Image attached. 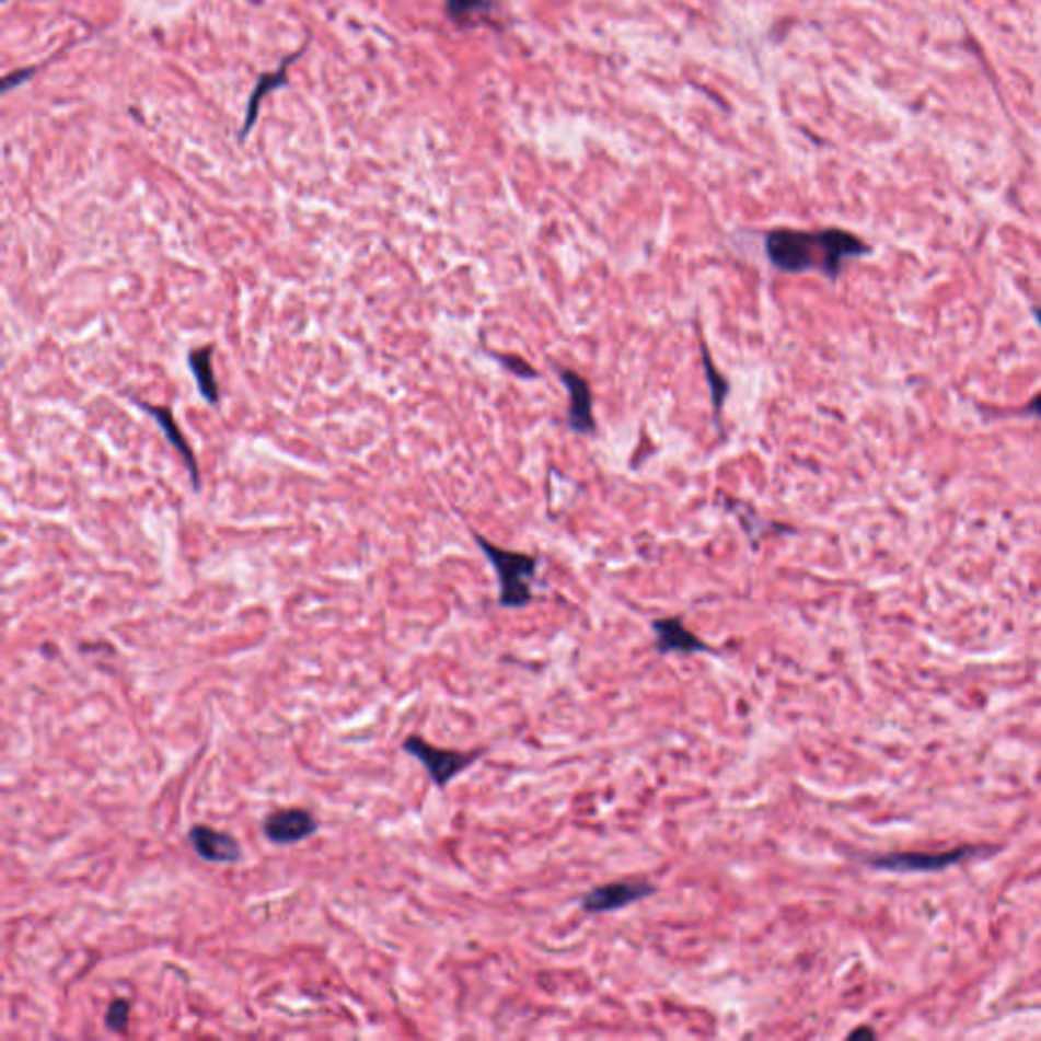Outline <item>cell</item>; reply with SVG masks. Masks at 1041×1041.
<instances>
[{"mask_svg":"<svg viewBox=\"0 0 1041 1041\" xmlns=\"http://www.w3.org/2000/svg\"><path fill=\"white\" fill-rule=\"evenodd\" d=\"M502 367L509 372H513L514 377L519 379H537V371L525 362L523 358L514 357V355H497Z\"/></svg>","mask_w":1041,"mask_h":1041,"instance_id":"obj_16","label":"cell"},{"mask_svg":"<svg viewBox=\"0 0 1041 1041\" xmlns=\"http://www.w3.org/2000/svg\"><path fill=\"white\" fill-rule=\"evenodd\" d=\"M699 346H702V350H699V357H702V369H704L706 381H708V386H710V397H713L714 414H716V417H718V414H720V412H722V407H725V401H727L730 385H728L727 377L716 369L713 357H710V352H708V346L704 344V340L699 343Z\"/></svg>","mask_w":1041,"mask_h":1041,"instance_id":"obj_14","label":"cell"},{"mask_svg":"<svg viewBox=\"0 0 1041 1041\" xmlns=\"http://www.w3.org/2000/svg\"><path fill=\"white\" fill-rule=\"evenodd\" d=\"M129 400L158 424L161 431H163V436H165V440L172 443V448H175V452L184 460L187 472H189V478H192V488H194L196 493H200L201 474L198 460H196L194 450L189 448L186 436L182 433V429L177 426L172 409H170V407H163V405H149V403H143V401L132 397V395H129Z\"/></svg>","mask_w":1041,"mask_h":1041,"instance_id":"obj_9","label":"cell"},{"mask_svg":"<svg viewBox=\"0 0 1041 1041\" xmlns=\"http://www.w3.org/2000/svg\"><path fill=\"white\" fill-rule=\"evenodd\" d=\"M403 751L424 765V770L428 771L431 784L436 785L438 789L448 787V784L454 777L472 767L486 753V749H476V751L438 749V747H433L431 742L417 737V735H412L403 741Z\"/></svg>","mask_w":1041,"mask_h":1041,"instance_id":"obj_4","label":"cell"},{"mask_svg":"<svg viewBox=\"0 0 1041 1041\" xmlns=\"http://www.w3.org/2000/svg\"><path fill=\"white\" fill-rule=\"evenodd\" d=\"M559 379L568 389V428L578 436H592L597 431L592 391L582 374L570 369H559Z\"/></svg>","mask_w":1041,"mask_h":1041,"instance_id":"obj_8","label":"cell"},{"mask_svg":"<svg viewBox=\"0 0 1041 1041\" xmlns=\"http://www.w3.org/2000/svg\"><path fill=\"white\" fill-rule=\"evenodd\" d=\"M1033 314H1036V317H1038V322H1040L1041 326V308H1036V310H1033Z\"/></svg>","mask_w":1041,"mask_h":1041,"instance_id":"obj_18","label":"cell"},{"mask_svg":"<svg viewBox=\"0 0 1041 1041\" xmlns=\"http://www.w3.org/2000/svg\"><path fill=\"white\" fill-rule=\"evenodd\" d=\"M657 887L649 881H616L600 884L586 891L580 898V910L588 915L618 912L639 903L643 899L656 895Z\"/></svg>","mask_w":1041,"mask_h":1041,"instance_id":"obj_5","label":"cell"},{"mask_svg":"<svg viewBox=\"0 0 1041 1041\" xmlns=\"http://www.w3.org/2000/svg\"><path fill=\"white\" fill-rule=\"evenodd\" d=\"M472 537L497 571L500 609L519 611L529 606L533 600V582L537 576L540 559L517 550H505L478 533H472Z\"/></svg>","mask_w":1041,"mask_h":1041,"instance_id":"obj_2","label":"cell"},{"mask_svg":"<svg viewBox=\"0 0 1041 1041\" xmlns=\"http://www.w3.org/2000/svg\"><path fill=\"white\" fill-rule=\"evenodd\" d=\"M448 16L458 25H474L493 13V0H443Z\"/></svg>","mask_w":1041,"mask_h":1041,"instance_id":"obj_13","label":"cell"},{"mask_svg":"<svg viewBox=\"0 0 1041 1041\" xmlns=\"http://www.w3.org/2000/svg\"><path fill=\"white\" fill-rule=\"evenodd\" d=\"M869 253V244L848 230L775 229L765 234V255L771 265L791 275L818 271L836 281L846 261Z\"/></svg>","mask_w":1041,"mask_h":1041,"instance_id":"obj_1","label":"cell"},{"mask_svg":"<svg viewBox=\"0 0 1041 1041\" xmlns=\"http://www.w3.org/2000/svg\"><path fill=\"white\" fill-rule=\"evenodd\" d=\"M187 841L192 844L194 853L208 863L234 865L243 858V848L239 841L229 832H220L216 828L204 826V824L192 826L187 832Z\"/></svg>","mask_w":1041,"mask_h":1041,"instance_id":"obj_10","label":"cell"},{"mask_svg":"<svg viewBox=\"0 0 1041 1041\" xmlns=\"http://www.w3.org/2000/svg\"><path fill=\"white\" fill-rule=\"evenodd\" d=\"M848 1038H851V1040H860V1038H869V1040H872V1038H875V1031L869 1029V1027H860V1029L853 1031Z\"/></svg>","mask_w":1041,"mask_h":1041,"instance_id":"obj_17","label":"cell"},{"mask_svg":"<svg viewBox=\"0 0 1041 1041\" xmlns=\"http://www.w3.org/2000/svg\"><path fill=\"white\" fill-rule=\"evenodd\" d=\"M653 631V647L659 656H698V653H714L713 647L706 641H702L698 635H694L690 628L685 627L684 621L680 616H666V618H656L651 623Z\"/></svg>","mask_w":1041,"mask_h":1041,"instance_id":"obj_7","label":"cell"},{"mask_svg":"<svg viewBox=\"0 0 1041 1041\" xmlns=\"http://www.w3.org/2000/svg\"><path fill=\"white\" fill-rule=\"evenodd\" d=\"M320 828L315 816L301 808H287L277 812L267 813L261 830L263 836L277 846H289L314 836Z\"/></svg>","mask_w":1041,"mask_h":1041,"instance_id":"obj_6","label":"cell"},{"mask_svg":"<svg viewBox=\"0 0 1041 1041\" xmlns=\"http://www.w3.org/2000/svg\"><path fill=\"white\" fill-rule=\"evenodd\" d=\"M129 1015H130V1005L129 1000L125 998H115L108 1009H106V1015H104V1023L115 1031V1033H123L127 1026H129Z\"/></svg>","mask_w":1041,"mask_h":1041,"instance_id":"obj_15","label":"cell"},{"mask_svg":"<svg viewBox=\"0 0 1041 1041\" xmlns=\"http://www.w3.org/2000/svg\"><path fill=\"white\" fill-rule=\"evenodd\" d=\"M300 56H303V49H301L300 54H296V56L287 58L286 61L281 63V68H279L277 72L263 73V76L258 78L257 86H255L253 94H251L248 108H246V115H244V125L243 129H241V139H246V137H248V132H251V129H253V125L257 123L258 108H261L263 101L267 99V94H269V92H275L277 88L287 86V68H289V63H293V61L300 58Z\"/></svg>","mask_w":1041,"mask_h":1041,"instance_id":"obj_12","label":"cell"},{"mask_svg":"<svg viewBox=\"0 0 1041 1041\" xmlns=\"http://www.w3.org/2000/svg\"><path fill=\"white\" fill-rule=\"evenodd\" d=\"M212 358H215V344H206V346L194 348V350L187 352V367L196 379L201 400L206 401L208 405H218L220 403V385L216 381Z\"/></svg>","mask_w":1041,"mask_h":1041,"instance_id":"obj_11","label":"cell"},{"mask_svg":"<svg viewBox=\"0 0 1041 1041\" xmlns=\"http://www.w3.org/2000/svg\"><path fill=\"white\" fill-rule=\"evenodd\" d=\"M998 848H993L991 844H981V846H960L952 851L944 853H884V855L865 856V865L870 869L887 870V872H936V870L950 869L956 865L969 863L974 858H986L995 855Z\"/></svg>","mask_w":1041,"mask_h":1041,"instance_id":"obj_3","label":"cell"}]
</instances>
